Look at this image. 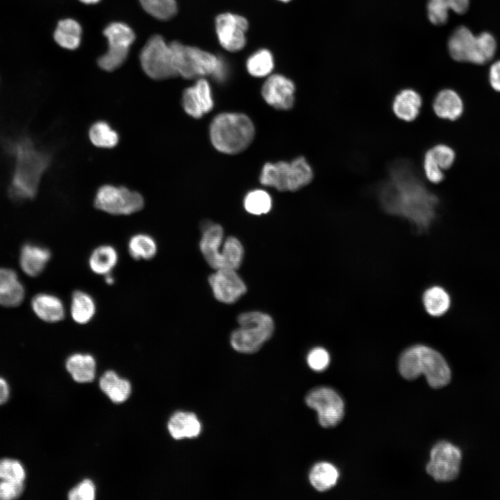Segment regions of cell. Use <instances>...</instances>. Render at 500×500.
I'll use <instances>...</instances> for the list:
<instances>
[{
    "label": "cell",
    "mask_w": 500,
    "mask_h": 500,
    "mask_svg": "<svg viewBox=\"0 0 500 500\" xmlns=\"http://www.w3.org/2000/svg\"><path fill=\"white\" fill-rule=\"evenodd\" d=\"M377 194L385 211L408 219L419 229H426L435 216L438 197L424 184L409 161L399 160L389 167L388 176Z\"/></svg>",
    "instance_id": "1"
},
{
    "label": "cell",
    "mask_w": 500,
    "mask_h": 500,
    "mask_svg": "<svg viewBox=\"0 0 500 500\" xmlns=\"http://www.w3.org/2000/svg\"><path fill=\"white\" fill-rule=\"evenodd\" d=\"M15 165L9 188L14 200L32 199L37 194L42 175L50 164V156L38 149L28 139L14 144Z\"/></svg>",
    "instance_id": "2"
},
{
    "label": "cell",
    "mask_w": 500,
    "mask_h": 500,
    "mask_svg": "<svg viewBox=\"0 0 500 500\" xmlns=\"http://www.w3.org/2000/svg\"><path fill=\"white\" fill-rule=\"evenodd\" d=\"M399 369L408 380H414L423 374L433 388L444 387L451 380V370L444 357L424 345H415L405 350L400 356Z\"/></svg>",
    "instance_id": "3"
},
{
    "label": "cell",
    "mask_w": 500,
    "mask_h": 500,
    "mask_svg": "<svg viewBox=\"0 0 500 500\" xmlns=\"http://www.w3.org/2000/svg\"><path fill=\"white\" fill-rule=\"evenodd\" d=\"M209 134L215 149L226 154H236L251 143L255 128L251 119L243 113L222 112L212 119Z\"/></svg>",
    "instance_id": "4"
},
{
    "label": "cell",
    "mask_w": 500,
    "mask_h": 500,
    "mask_svg": "<svg viewBox=\"0 0 500 500\" xmlns=\"http://www.w3.org/2000/svg\"><path fill=\"white\" fill-rule=\"evenodd\" d=\"M237 321L239 327L232 332L230 343L238 352L255 353L273 335L274 324L268 314L260 311L246 312L239 315Z\"/></svg>",
    "instance_id": "5"
},
{
    "label": "cell",
    "mask_w": 500,
    "mask_h": 500,
    "mask_svg": "<svg viewBox=\"0 0 500 500\" xmlns=\"http://www.w3.org/2000/svg\"><path fill=\"white\" fill-rule=\"evenodd\" d=\"M313 177L312 168L303 157L291 162H267L262 167L260 183L277 190L294 192L310 183Z\"/></svg>",
    "instance_id": "6"
},
{
    "label": "cell",
    "mask_w": 500,
    "mask_h": 500,
    "mask_svg": "<svg viewBox=\"0 0 500 500\" xmlns=\"http://www.w3.org/2000/svg\"><path fill=\"white\" fill-rule=\"evenodd\" d=\"M171 49L177 74L186 79L213 76L221 62L222 58L178 41L173 42Z\"/></svg>",
    "instance_id": "7"
},
{
    "label": "cell",
    "mask_w": 500,
    "mask_h": 500,
    "mask_svg": "<svg viewBox=\"0 0 500 500\" xmlns=\"http://www.w3.org/2000/svg\"><path fill=\"white\" fill-rule=\"evenodd\" d=\"M107 39L106 52L97 60L99 67L104 71L112 72L126 60L130 47L135 40L133 30L126 23H110L103 31Z\"/></svg>",
    "instance_id": "8"
},
{
    "label": "cell",
    "mask_w": 500,
    "mask_h": 500,
    "mask_svg": "<svg viewBox=\"0 0 500 500\" xmlns=\"http://www.w3.org/2000/svg\"><path fill=\"white\" fill-rule=\"evenodd\" d=\"M139 58L143 72L153 80L177 76L169 44L160 35H153L149 38L141 49Z\"/></svg>",
    "instance_id": "9"
},
{
    "label": "cell",
    "mask_w": 500,
    "mask_h": 500,
    "mask_svg": "<svg viewBox=\"0 0 500 500\" xmlns=\"http://www.w3.org/2000/svg\"><path fill=\"white\" fill-rule=\"evenodd\" d=\"M94 206L110 215H128L142 209L144 199L126 187L104 185L96 193Z\"/></svg>",
    "instance_id": "10"
},
{
    "label": "cell",
    "mask_w": 500,
    "mask_h": 500,
    "mask_svg": "<svg viewBox=\"0 0 500 500\" xmlns=\"http://www.w3.org/2000/svg\"><path fill=\"white\" fill-rule=\"evenodd\" d=\"M462 453L456 446L446 441L437 443L431 449L427 473L438 482H449L460 472Z\"/></svg>",
    "instance_id": "11"
},
{
    "label": "cell",
    "mask_w": 500,
    "mask_h": 500,
    "mask_svg": "<svg viewBox=\"0 0 500 500\" xmlns=\"http://www.w3.org/2000/svg\"><path fill=\"white\" fill-rule=\"evenodd\" d=\"M306 403L317 411L319 423L324 428L335 426L344 417L343 400L331 388L319 387L312 390L306 397Z\"/></svg>",
    "instance_id": "12"
},
{
    "label": "cell",
    "mask_w": 500,
    "mask_h": 500,
    "mask_svg": "<svg viewBox=\"0 0 500 500\" xmlns=\"http://www.w3.org/2000/svg\"><path fill=\"white\" fill-rule=\"evenodd\" d=\"M248 26L244 17L230 12L220 14L215 19L218 40L224 49L231 52L238 51L245 46Z\"/></svg>",
    "instance_id": "13"
},
{
    "label": "cell",
    "mask_w": 500,
    "mask_h": 500,
    "mask_svg": "<svg viewBox=\"0 0 500 500\" xmlns=\"http://www.w3.org/2000/svg\"><path fill=\"white\" fill-rule=\"evenodd\" d=\"M208 283L215 299L224 303L231 304L240 299L247 292V286L236 270L221 268L208 277Z\"/></svg>",
    "instance_id": "14"
},
{
    "label": "cell",
    "mask_w": 500,
    "mask_h": 500,
    "mask_svg": "<svg viewBox=\"0 0 500 500\" xmlns=\"http://www.w3.org/2000/svg\"><path fill=\"white\" fill-rule=\"evenodd\" d=\"M294 85L290 79L281 74H274L265 81L261 93L269 106L278 110H289L294 105Z\"/></svg>",
    "instance_id": "15"
},
{
    "label": "cell",
    "mask_w": 500,
    "mask_h": 500,
    "mask_svg": "<svg viewBox=\"0 0 500 500\" xmlns=\"http://www.w3.org/2000/svg\"><path fill=\"white\" fill-rule=\"evenodd\" d=\"M448 50L456 61L484 64L478 53L476 35L466 26H460L451 33L448 41Z\"/></svg>",
    "instance_id": "16"
},
{
    "label": "cell",
    "mask_w": 500,
    "mask_h": 500,
    "mask_svg": "<svg viewBox=\"0 0 500 500\" xmlns=\"http://www.w3.org/2000/svg\"><path fill=\"white\" fill-rule=\"evenodd\" d=\"M182 105L185 112L194 118H201L214 106L209 83L203 77L194 85L187 88L183 93Z\"/></svg>",
    "instance_id": "17"
},
{
    "label": "cell",
    "mask_w": 500,
    "mask_h": 500,
    "mask_svg": "<svg viewBox=\"0 0 500 500\" xmlns=\"http://www.w3.org/2000/svg\"><path fill=\"white\" fill-rule=\"evenodd\" d=\"M199 247L208 265L217 270L222 268L221 245L222 244L223 228L217 224H210L203 227Z\"/></svg>",
    "instance_id": "18"
},
{
    "label": "cell",
    "mask_w": 500,
    "mask_h": 500,
    "mask_svg": "<svg viewBox=\"0 0 500 500\" xmlns=\"http://www.w3.org/2000/svg\"><path fill=\"white\" fill-rule=\"evenodd\" d=\"M435 114L440 119L456 121L464 112V103L460 95L454 90L446 88L440 90L433 102Z\"/></svg>",
    "instance_id": "19"
},
{
    "label": "cell",
    "mask_w": 500,
    "mask_h": 500,
    "mask_svg": "<svg viewBox=\"0 0 500 500\" xmlns=\"http://www.w3.org/2000/svg\"><path fill=\"white\" fill-rule=\"evenodd\" d=\"M51 251L47 248L27 243L20 252L19 264L25 274L30 276H37L44 269L51 258Z\"/></svg>",
    "instance_id": "20"
},
{
    "label": "cell",
    "mask_w": 500,
    "mask_h": 500,
    "mask_svg": "<svg viewBox=\"0 0 500 500\" xmlns=\"http://www.w3.org/2000/svg\"><path fill=\"white\" fill-rule=\"evenodd\" d=\"M24 294V288L15 272L8 268H0V305L17 306L23 301Z\"/></svg>",
    "instance_id": "21"
},
{
    "label": "cell",
    "mask_w": 500,
    "mask_h": 500,
    "mask_svg": "<svg viewBox=\"0 0 500 500\" xmlns=\"http://www.w3.org/2000/svg\"><path fill=\"white\" fill-rule=\"evenodd\" d=\"M31 307L35 314L47 322H60L65 315L62 300L51 294L40 293L35 295L31 301Z\"/></svg>",
    "instance_id": "22"
},
{
    "label": "cell",
    "mask_w": 500,
    "mask_h": 500,
    "mask_svg": "<svg viewBox=\"0 0 500 500\" xmlns=\"http://www.w3.org/2000/svg\"><path fill=\"white\" fill-rule=\"evenodd\" d=\"M422 105V99L420 94L412 89L407 88L396 94L392 108L396 117L410 122L418 117Z\"/></svg>",
    "instance_id": "23"
},
{
    "label": "cell",
    "mask_w": 500,
    "mask_h": 500,
    "mask_svg": "<svg viewBox=\"0 0 500 500\" xmlns=\"http://www.w3.org/2000/svg\"><path fill=\"white\" fill-rule=\"evenodd\" d=\"M168 430L176 440L197 437L201 431V425L197 417L192 412H177L168 422Z\"/></svg>",
    "instance_id": "24"
},
{
    "label": "cell",
    "mask_w": 500,
    "mask_h": 500,
    "mask_svg": "<svg viewBox=\"0 0 500 500\" xmlns=\"http://www.w3.org/2000/svg\"><path fill=\"white\" fill-rule=\"evenodd\" d=\"M82 33V27L78 22L72 18H65L58 22L53 38L61 48L75 50L81 44Z\"/></svg>",
    "instance_id": "25"
},
{
    "label": "cell",
    "mask_w": 500,
    "mask_h": 500,
    "mask_svg": "<svg viewBox=\"0 0 500 500\" xmlns=\"http://www.w3.org/2000/svg\"><path fill=\"white\" fill-rule=\"evenodd\" d=\"M469 6V0H428L427 13L429 21L435 25L444 24L449 17V10L462 15Z\"/></svg>",
    "instance_id": "26"
},
{
    "label": "cell",
    "mask_w": 500,
    "mask_h": 500,
    "mask_svg": "<svg viewBox=\"0 0 500 500\" xmlns=\"http://www.w3.org/2000/svg\"><path fill=\"white\" fill-rule=\"evenodd\" d=\"M66 368L74 381L87 383L94 378L96 362L90 354L75 353L67 358Z\"/></svg>",
    "instance_id": "27"
},
{
    "label": "cell",
    "mask_w": 500,
    "mask_h": 500,
    "mask_svg": "<svg viewBox=\"0 0 500 500\" xmlns=\"http://www.w3.org/2000/svg\"><path fill=\"white\" fill-rule=\"evenodd\" d=\"M118 261V253L111 245H101L91 253L88 264L92 272L99 275L110 274Z\"/></svg>",
    "instance_id": "28"
},
{
    "label": "cell",
    "mask_w": 500,
    "mask_h": 500,
    "mask_svg": "<svg viewBox=\"0 0 500 500\" xmlns=\"http://www.w3.org/2000/svg\"><path fill=\"white\" fill-rule=\"evenodd\" d=\"M96 312V304L92 297L82 290L73 292L70 303V314L73 320L85 324L92 320Z\"/></svg>",
    "instance_id": "29"
},
{
    "label": "cell",
    "mask_w": 500,
    "mask_h": 500,
    "mask_svg": "<svg viewBox=\"0 0 500 500\" xmlns=\"http://www.w3.org/2000/svg\"><path fill=\"white\" fill-rule=\"evenodd\" d=\"M99 386L101 390L115 403H122L126 400L131 391L130 383L121 378L113 371H107L100 378Z\"/></svg>",
    "instance_id": "30"
},
{
    "label": "cell",
    "mask_w": 500,
    "mask_h": 500,
    "mask_svg": "<svg viewBox=\"0 0 500 500\" xmlns=\"http://www.w3.org/2000/svg\"><path fill=\"white\" fill-rule=\"evenodd\" d=\"M338 478V469L333 465L326 462L316 464L309 474L310 484L319 492L332 488L337 483Z\"/></svg>",
    "instance_id": "31"
},
{
    "label": "cell",
    "mask_w": 500,
    "mask_h": 500,
    "mask_svg": "<svg viewBox=\"0 0 500 500\" xmlns=\"http://www.w3.org/2000/svg\"><path fill=\"white\" fill-rule=\"evenodd\" d=\"M423 303L427 312L432 316H440L449 308L451 299L447 291L441 287L434 286L424 294Z\"/></svg>",
    "instance_id": "32"
},
{
    "label": "cell",
    "mask_w": 500,
    "mask_h": 500,
    "mask_svg": "<svg viewBox=\"0 0 500 500\" xmlns=\"http://www.w3.org/2000/svg\"><path fill=\"white\" fill-rule=\"evenodd\" d=\"M156 240L146 233H138L133 235L128 243L130 256L135 260H150L157 252Z\"/></svg>",
    "instance_id": "33"
},
{
    "label": "cell",
    "mask_w": 500,
    "mask_h": 500,
    "mask_svg": "<svg viewBox=\"0 0 500 500\" xmlns=\"http://www.w3.org/2000/svg\"><path fill=\"white\" fill-rule=\"evenodd\" d=\"M89 138L94 146L106 149L115 147L119 141L118 133L103 121L97 122L91 126Z\"/></svg>",
    "instance_id": "34"
},
{
    "label": "cell",
    "mask_w": 500,
    "mask_h": 500,
    "mask_svg": "<svg viewBox=\"0 0 500 500\" xmlns=\"http://www.w3.org/2000/svg\"><path fill=\"white\" fill-rule=\"evenodd\" d=\"M222 268L237 270L244 258V248L240 241L233 236L226 239L222 249Z\"/></svg>",
    "instance_id": "35"
},
{
    "label": "cell",
    "mask_w": 500,
    "mask_h": 500,
    "mask_svg": "<svg viewBox=\"0 0 500 500\" xmlns=\"http://www.w3.org/2000/svg\"><path fill=\"white\" fill-rule=\"evenodd\" d=\"M248 72L255 77L269 75L274 68V59L267 49H259L251 54L247 60Z\"/></svg>",
    "instance_id": "36"
},
{
    "label": "cell",
    "mask_w": 500,
    "mask_h": 500,
    "mask_svg": "<svg viewBox=\"0 0 500 500\" xmlns=\"http://www.w3.org/2000/svg\"><path fill=\"white\" fill-rule=\"evenodd\" d=\"M139 2L147 13L158 20H169L178 11L176 0H139Z\"/></svg>",
    "instance_id": "37"
},
{
    "label": "cell",
    "mask_w": 500,
    "mask_h": 500,
    "mask_svg": "<svg viewBox=\"0 0 500 500\" xmlns=\"http://www.w3.org/2000/svg\"><path fill=\"white\" fill-rule=\"evenodd\" d=\"M272 200L265 190H253L244 199V207L250 214L260 215L267 213L272 208Z\"/></svg>",
    "instance_id": "38"
},
{
    "label": "cell",
    "mask_w": 500,
    "mask_h": 500,
    "mask_svg": "<svg viewBox=\"0 0 500 500\" xmlns=\"http://www.w3.org/2000/svg\"><path fill=\"white\" fill-rule=\"evenodd\" d=\"M26 471L23 465L12 458L0 459V480L24 481Z\"/></svg>",
    "instance_id": "39"
},
{
    "label": "cell",
    "mask_w": 500,
    "mask_h": 500,
    "mask_svg": "<svg viewBox=\"0 0 500 500\" xmlns=\"http://www.w3.org/2000/svg\"><path fill=\"white\" fill-rule=\"evenodd\" d=\"M434 160L445 171L451 167L456 160V152L453 148L445 144H438L428 149Z\"/></svg>",
    "instance_id": "40"
},
{
    "label": "cell",
    "mask_w": 500,
    "mask_h": 500,
    "mask_svg": "<svg viewBox=\"0 0 500 500\" xmlns=\"http://www.w3.org/2000/svg\"><path fill=\"white\" fill-rule=\"evenodd\" d=\"M478 50L484 64L494 56L497 42L494 37L489 32H483L476 35Z\"/></svg>",
    "instance_id": "41"
},
{
    "label": "cell",
    "mask_w": 500,
    "mask_h": 500,
    "mask_svg": "<svg viewBox=\"0 0 500 500\" xmlns=\"http://www.w3.org/2000/svg\"><path fill=\"white\" fill-rule=\"evenodd\" d=\"M423 168L426 178L432 183H440L445 177L444 171L434 160L428 150L424 156Z\"/></svg>",
    "instance_id": "42"
},
{
    "label": "cell",
    "mask_w": 500,
    "mask_h": 500,
    "mask_svg": "<svg viewBox=\"0 0 500 500\" xmlns=\"http://www.w3.org/2000/svg\"><path fill=\"white\" fill-rule=\"evenodd\" d=\"M330 362L329 354L321 347L312 349L307 356L308 366L315 372H322L327 368Z\"/></svg>",
    "instance_id": "43"
},
{
    "label": "cell",
    "mask_w": 500,
    "mask_h": 500,
    "mask_svg": "<svg viewBox=\"0 0 500 500\" xmlns=\"http://www.w3.org/2000/svg\"><path fill=\"white\" fill-rule=\"evenodd\" d=\"M70 500H93L95 498V487L92 481L85 479L72 488L69 494Z\"/></svg>",
    "instance_id": "44"
},
{
    "label": "cell",
    "mask_w": 500,
    "mask_h": 500,
    "mask_svg": "<svg viewBox=\"0 0 500 500\" xmlns=\"http://www.w3.org/2000/svg\"><path fill=\"white\" fill-rule=\"evenodd\" d=\"M24 490V481L0 480V500H11L19 497Z\"/></svg>",
    "instance_id": "45"
},
{
    "label": "cell",
    "mask_w": 500,
    "mask_h": 500,
    "mask_svg": "<svg viewBox=\"0 0 500 500\" xmlns=\"http://www.w3.org/2000/svg\"><path fill=\"white\" fill-rule=\"evenodd\" d=\"M488 78L491 88L500 92V60L494 62L490 66Z\"/></svg>",
    "instance_id": "46"
},
{
    "label": "cell",
    "mask_w": 500,
    "mask_h": 500,
    "mask_svg": "<svg viewBox=\"0 0 500 500\" xmlns=\"http://www.w3.org/2000/svg\"><path fill=\"white\" fill-rule=\"evenodd\" d=\"M9 387L6 381L0 377V405L6 402L9 397Z\"/></svg>",
    "instance_id": "47"
},
{
    "label": "cell",
    "mask_w": 500,
    "mask_h": 500,
    "mask_svg": "<svg viewBox=\"0 0 500 500\" xmlns=\"http://www.w3.org/2000/svg\"><path fill=\"white\" fill-rule=\"evenodd\" d=\"M114 281H115V278H114V277L111 275L110 273L105 275V282H106L107 284L111 285V284H112V283H114Z\"/></svg>",
    "instance_id": "48"
},
{
    "label": "cell",
    "mask_w": 500,
    "mask_h": 500,
    "mask_svg": "<svg viewBox=\"0 0 500 500\" xmlns=\"http://www.w3.org/2000/svg\"><path fill=\"white\" fill-rule=\"evenodd\" d=\"M81 3L87 5H92L99 3L101 0H78Z\"/></svg>",
    "instance_id": "49"
},
{
    "label": "cell",
    "mask_w": 500,
    "mask_h": 500,
    "mask_svg": "<svg viewBox=\"0 0 500 500\" xmlns=\"http://www.w3.org/2000/svg\"><path fill=\"white\" fill-rule=\"evenodd\" d=\"M278 1H283V2H288V1H291V0H278Z\"/></svg>",
    "instance_id": "50"
}]
</instances>
